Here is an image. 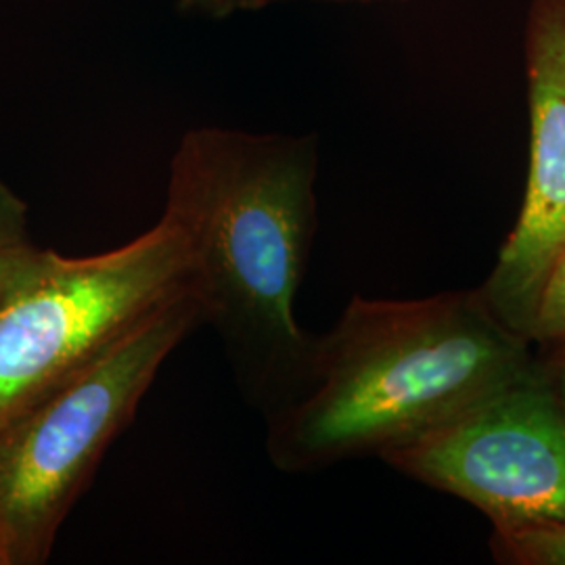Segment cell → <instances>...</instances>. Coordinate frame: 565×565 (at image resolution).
<instances>
[{
  "label": "cell",
  "mask_w": 565,
  "mask_h": 565,
  "mask_svg": "<svg viewBox=\"0 0 565 565\" xmlns=\"http://www.w3.org/2000/svg\"><path fill=\"white\" fill-rule=\"evenodd\" d=\"M39 254L30 237L28 205L0 179V298Z\"/></svg>",
  "instance_id": "52a82bcc"
},
{
  "label": "cell",
  "mask_w": 565,
  "mask_h": 565,
  "mask_svg": "<svg viewBox=\"0 0 565 565\" xmlns=\"http://www.w3.org/2000/svg\"><path fill=\"white\" fill-rule=\"evenodd\" d=\"M490 548L497 564L565 565V524L492 534Z\"/></svg>",
  "instance_id": "9c48e42d"
},
{
  "label": "cell",
  "mask_w": 565,
  "mask_h": 565,
  "mask_svg": "<svg viewBox=\"0 0 565 565\" xmlns=\"http://www.w3.org/2000/svg\"><path fill=\"white\" fill-rule=\"evenodd\" d=\"M317 139L205 126L182 135L163 216L181 228L191 296L264 415L296 380L312 333L296 319L317 233Z\"/></svg>",
  "instance_id": "7a4b0ae2"
},
{
  "label": "cell",
  "mask_w": 565,
  "mask_h": 565,
  "mask_svg": "<svg viewBox=\"0 0 565 565\" xmlns=\"http://www.w3.org/2000/svg\"><path fill=\"white\" fill-rule=\"evenodd\" d=\"M530 168L518 223L480 287L527 340L546 270L565 247V0H532L525 28Z\"/></svg>",
  "instance_id": "8992f818"
},
{
  "label": "cell",
  "mask_w": 565,
  "mask_h": 565,
  "mask_svg": "<svg viewBox=\"0 0 565 565\" xmlns=\"http://www.w3.org/2000/svg\"><path fill=\"white\" fill-rule=\"evenodd\" d=\"M0 565H13V557H11V548L9 543L0 530Z\"/></svg>",
  "instance_id": "7c38bea8"
},
{
  "label": "cell",
  "mask_w": 565,
  "mask_h": 565,
  "mask_svg": "<svg viewBox=\"0 0 565 565\" xmlns=\"http://www.w3.org/2000/svg\"><path fill=\"white\" fill-rule=\"evenodd\" d=\"M534 348L482 289L422 300L354 296L310 335L302 364L266 417V452L282 473L384 457L532 373Z\"/></svg>",
  "instance_id": "6da1fadb"
},
{
  "label": "cell",
  "mask_w": 565,
  "mask_h": 565,
  "mask_svg": "<svg viewBox=\"0 0 565 565\" xmlns=\"http://www.w3.org/2000/svg\"><path fill=\"white\" fill-rule=\"evenodd\" d=\"M534 371L565 413V352H536Z\"/></svg>",
  "instance_id": "30bf717a"
},
{
  "label": "cell",
  "mask_w": 565,
  "mask_h": 565,
  "mask_svg": "<svg viewBox=\"0 0 565 565\" xmlns=\"http://www.w3.org/2000/svg\"><path fill=\"white\" fill-rule=\"evenodd\" d=\"M184 294L186 243L163 214L111 252L39 249L0 298V425Z\"/></svg>",
  "instance_id": "277c9868"
},
{
  "label": "cell",
  "mask_w": 565,
  "mask_h": 565,
  "mask_svg": "<svg viewBox=\"0 0 565 565\" xmlns=\"http://www.w3.org/2000/svg\"><path fill=\"white\" fill-rule=\"evenodd\" d=\"M382 461L476 507L492 534L565 524V413L534 369Z\"/></svg>",
  "instance_id": "5b68a950"
},
{
  "label": "cell",
  "mask_w": 565,
  "mask_h": 565,
  "mask_svg": "<svg viewBox=\"0 0 565 565\" xmlns=\"http://www.w3.org/2000/svg\"><path fill=\"white\" fill-rule=\"evenodd\" d=\"M527 342L536 352H565V247L546 270L527 329Z\"/></svg>",
  "instance_id": "ba28073f"
},
{
  "label": "cell",
  "mask_w": 565,
  "mask_h": 565,
  "mask_svg": "<svg viewBox=\"0 0 565 565\" xmlns=\"http://www.w3.org/2000/svg\"><path fill=\"white\" fill-rule=\"evenodd\" d=\"M182 9L198 11L210 18H228L233 13L242 11H256L264 9L266 4L281 2V0H179Z\"/></svg>",
  "instance_id": "8fae6325"
},
{
  "label": "cell",
  "mask_w": 565,
  "mask_h": 565,
  "mask_svg": "<svg viewBox=\"0 0 565 565\" xmlns=\"http://www.w3.org/2000/svg\"><path fill=\"white\" fill-rule=\"evenodd\" d=\"M200 323V306L184 294L0 425V530L13 564L46 562L105 450Z\"/></svg>",
  "instance_id": "3957f363"
}]
</instances>
